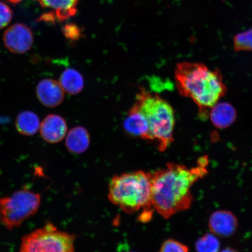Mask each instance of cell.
Segmentation results:
<instances>
[{
  "label": "cell",
  "instance_id": "cell-1",
  "mask_svg": "<svg viewBox=\"0 0 252 252\" xmlns=\"http://www.w3.org/2000/svg\"><path fill=\"white\" fill-rule=\"evenodd\" d=\"M206 156L198 160L196 168L167 163L164 169L151 173V198L154 209L163 218L169 219L175 214L190 209L193 201L191 188L207 173Z\"/></svg>",
  "mask_w": 252,
  "mask_h": 252
},
{
  "label": "cell",
  "instance_id": "cell-2",
  "mask_svg": "<svg viewBox=\"0 0 252 252\" xmlns=\"http://www.w3.org/2000/svg\"><path fill=\"white\" fill-rule=\"evenodd\" d=\"M175 78L179 94L196 104L206 116L225 95L227 88L220 70H212L200 63L182 62L176 65Z\"/></svg>",
  "mask_w": 252,
  "mask_h": 252
},
{
  "label": "cell",
  "instance_id": "cell-3",
  "mask_svg": "<svg viewBox=\"0 0 252 252\" xmlns=\"http://www.w3.org/2000/svg\"><path fill=\"white\" fill-rule=\"evenodd\" d=\"M144 116L149 132L146 140L154 141L159 151H164L172 143L175 118L172 107L158 94L140 88L134 104Z\"/></svg>",
  "mask_w": 252,
  "mask_h": 252
},
{
  "label": "cell",
  "instance_id": "cell-4",
  "mask_svg": "<svg viewBox=\"0 0 252 252\" xmlns=\"http://www.w3.org/2000/svg\"><path fill=\"white\" fill-rule=\"evenodd\" d=\"M108 197L113 204L128 214L141 209L153 210L151 173L138 171L113 176Z\"/></svg>",
  "mask_w": 252,
  "mask_h": 252
},
{
  "label": "cell",
  "instance_id": "cell-5",
  "mask_svg": "<svg viewBox=\"0 0 252 252\" xmlns=\"http://www.w3.org/2000/svg\"><path fill=\"white\" fill-rule=\"evenodd\" d=\"M40 201L39 194L27 189L0 198V222L8 229L18 227L37 212Z\"/></svg>",
  "mask_w": 252,
  "mask_h": 252
},
{
  "label": "cell",
  "instance_id": "cell-6",
  "mask_svg": "<svg viewBox=\"0 0 252 252\" xmlns=\"http://www.w3.org/2000/svg\"><path fill=\"white\" fill-rule=\"evenodd\" d=\"M74 240V235L47 223L24 236L20 252H75Z\"/></svg>",
  "mask_w": 252,
  "mask_h": 252
},
{
  "label": "cell",
  "instance_id": "cell-7",
  "mask_svg": "<svg viewBox=\"0 0 252 252\" xmlns=\"http://www.w3.org/2000/svg\"><path fill=\"white\" fill-rule=\"evenodd\" d=\"M3 42L6 48L16 54H24L30 50L33 43L32 32L27 25L16 24L5 31Z\"/></svg>",
  "mask_w": 252,
  "mask_h": 252
},
{
  "label": "cell",
  "instance_id": "cell-8",
  "mask_svg": "<svg viewBox=\"0 0 252 252\" xmlns=\"http://www.w3.org/2000/svg\"><path fill=\"white\" fill-rule=\"evenodd\" d=\"M43 8L51 11L44 14L40 20L49 23L63 22L77 14L80 0H36Z\"/></svg>",
  "mask_w": 252,
  "mask_h": 252
},
{
  "label": "cell",
  "instance_id": "cell-9",
  "mask_svg": "<svg viewBox=\"0 0 252 252\" xmlns=\"http://www.w3.org/2000/svg\"><path fill=\"white\" fill-rule=\"evenodd\" d=\"M237 219L231 212L219 210L211 216L209 226L214 235L220 237H229L234 234L238 228Z\"/></svg>",
  "mask_w": 252,
  "mask_h": 252
},
{
  "label": "cell",
  "instance_id": "cell-10",
  "mask_svg": "<svg viewBox=\"0 0 252 252\" xmlns=\"http://www.w3.org/2000/svg\"><path fill=\"white\" fill-rule=\"evenodd\" d=\"M64 93L61 84L53 79L41 80L36 87L37 98L48 108H55L62 103L64 98Z\"/></svg>",
  "mask_w": 252,
  "mask_h": 252
},
{
  "label": "cell",
  "instance_id": "cell-11",
  "mask_svg": "<svg viewBox=\"0 0 252 252\" xmlns=\"http://www.w3.org/2000/svg\"><path fill=\"white\" fill-rule=\"evenodd\" d=\"M40 134L47 143H58L64 139L67 132V125L62 116L49 115L40 126Z\"/></svg>",
  "mask_w": 252,
  "mask_h": 252
},
{
  "label": "cell",
  "instance_id": "cell-12",
  "mask_svg": "<svg viewBox=\"0 0 252 252\" xmlns=\"http://www.w3.org/2000/svg\"><path fill=\"white\" fill-rule=\"evenodd\" d=\"M210 117L216 127L223 129L234 124L237 114L234 107L231 103L219 102L210 109Z\"/></svg>",
  "mask_w": 252,
  "mask_h": 252
},
{
  "label": "cell",
  "instance_id": "cell-13",
  "mask_svg": "<svg viewBox=\"0 0 252 252\" xmlns=\"http://www.w3.org/2000/svg\"><path fill=\"white\" fill-rule=\"evenodd\" d=\"M90 145V135L87 130L78 126L68 132L65 139V146L71 153L83 154L88 149Z\"/></svg>",
  "mask_w": 252,
  "mask_h": 252
},
{
  "label": "cell",
  "instance_id": "cell-14",
  "mask_svg": "<svg viewBox=\"0 0 252 252\" xmlns=\"http://www.w3.org/2000/svg\"><path fill=\"white\" fill-rule=\"evenodd\" d=\"M124 127L132 136L141 137L146 140L149 128L144 116L136 109L132 107L124 123Z\"/></svg>",
  "mask_w": 252,
  "mask_h": 252
},
{
  "label": "cell",
  "instance_id": "cell-15",
  "mask_svg": "<svg viewBox=\"0 0 252 252\" xmlns=\"http://www.w3.org/2000/svg\"><path fill=\"white\" fill-rule=\"evenodd\" d=\"M59 83L63 90L70 94H77L81 92L84 86L83 75L74 68H67L62 72Z\"/></svg>",
  "mask_w": 252,
  "mask_h": 252
},
{
  "label": "cell",
  "instance_id": "cell-16",
  "mask_svg": "<svg viewBox=\"0 0 252 252\" xmlns=\"http://www.w3.org/2000/svg\"><path fill=\"white\" fill-rule=\"evenodd\" d=\"M15 125L20 134L33 135L40 129V120L35 113L27 110L18 115Z\"/></svg>",
  "mask_w": 252,
  "mask_h": 252
},
{
  "label": "cell",
  "instance_id": "cell-17",
  "mask_svg": "<svg viewBox=\"0 0 252 252\" xmlns=\"http://www.w3.org/2000/svg\"><path fill=\"white\" fill-rule=\"evenodd\" d=\"M220 242L215 235L207 234L198 239L196 243L197 252H219Z\"/></svg>",
  "mask_w": 252,
  "mask_h": 252
},
{
  "label": "cell",
  "instance_id": "cell-18",
  "mask_svg": "<svg viewBox=\"0 0 252 252\" xmlns=\"http://www.w3.org/2000/svg\"><path fill=\"white\" fill-rule=\"evenodd\" d=\"M234 50L236 52L252 51V28L236 34L234 39Z\"/></svg>",
  "mask_w": 252,
  "mask_h": 252
},
{
  "label": "cell",
  "instance_id": "cell-19",
  "mask_svg": "<svg viewBox=\"0 0 252 252\" xmlns=\"http://www.w3.org/2000/svg\"><path fill=\"white\" fill-rule=\"evenodd\" d=\"M159 252H189V248L178 241L168 239L163 242Z\"/></svg>",
  "mask_w": 252,
  "mask_h": 252
},
{
  "label": "cell",
  "instance_id": "cell-20",
  "mask_svg": "<svg viewBox=\"0 0 252 252\" xmlns=\"http://www.w3.org/2000/svg\"><path fill=\"white\" fill-rule=\"evenodd\" d=\"M12 17V11L4 2H0V30L7 27Z\"/></svg>",
  "mask_w": 252,
  "mask_h": 252
},
{
  "label": "cell",
  "instance_id": "cell-21",
  "mask_svg": "<svg viewBox=\"0 0 252 252\" xmlns=\"http://www.w3.org/2000/svg\"><path fill=\"white\" fill-rule=\"evenodd\" d=\"M65 37L71 40H77L81 36V32L79 28L75 25H67L63 30Z\"/></svg>",
  "mask_w": 252,
  "mask_h": 252
},
{
  "label": "cell",
  "instance_id": "cell-22",
  "mask_svg": "<svg viewBox=\"0 0 252 252\" xmlns=\"http://www.w3.org/2000/svg\"><path fill=\"white\" fill-rule=\"evenodd\" d=\"M220 252H238L235 250H233L232 248H226L225 250H223L222 251Z\"/></svg>",
  "mask_w": 252,
  "mask_h": 252
},
{
  "label": "cell",
  "instance_id": "cell-23",
  "mask_svg": "<svg viewBox=\"0 0 252 252\" xmlns=\"http://www.w3.org/2000/svg\"><path fill=\"white\" fill-rule=\"evenodd\" d=\"M8 1L12 4H18L19 2H20L21 0H8Z\"/></svg>",
  "mask_w": 252,
  "mask_h": 252
}]
</instances>
